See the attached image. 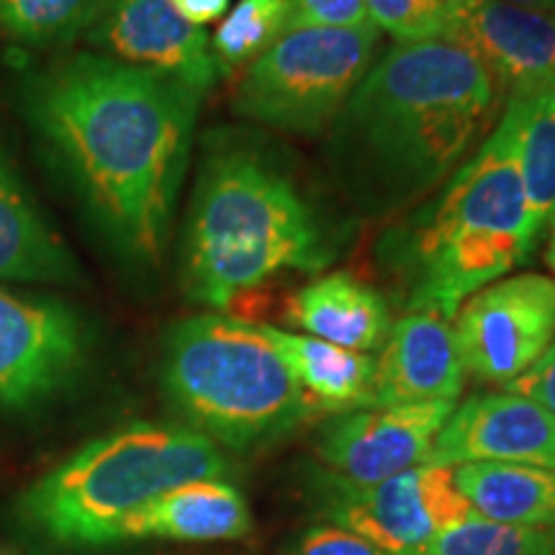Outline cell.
Instances as JSON below:
<instances>
[{"label":"cell","mask_w":555,"mask_h":555,"mask_svg":"<svg viewBox=\"0 0 555 555\" xmlns=\"http://www.w3.org/2000/svg\"><path fill=\"white\" fill-rule=\"evenodd\" d=\"M88 345L78 309L0 286V409L26 412L65 391L86 363Z\"/></svg>","instance_id":"cell-8"},{"label":"cell","mask_w":555,"mask_h":555,"mask_svg":"<svg viewBox=\"0 0 555 555\" xmlns=\"http://www.w3.org/2000/svg\"><path fill=\"white\" fill-rule=\"evenodd\" d=\"M504 391L535 401V404L555 416V339L547 345L543 356L527 367L522 376H517L504 386Z\"/></svg>","instance_id":"cell-28"},{"label":"cell","mask_w":555,"mask_h":555,"mask_svg":"<svg viewBox=\"0 0 555 555\" xmlns=\"http://www.w3.org/2000/svg\"><path fill=\"white\" fill-rule=\"evenodd\" d=\"M380 31H286L245 67L234 90V111L288 134H319L335 121L376 60Z\"/></svg>","instance_id":"cell-7"},{"label":"cell","mask_w":555,"mask_h":555,"mask_svg":"<svg viewBox=\"0 0 555 555\" xmlns=\"http://www.w3.org/2000/svg\"><path fill=\"white\" fill-rule=\"evenodd\" d=\"M253 527L245 496L221 478L191 481L152 499L116 527V540L165 538L183 543L240 540Z\"/></svg>","instance_id":"cell-17"},{"label":"cell","mask_w":555,"mask_h":555,"mask_svg":"<svg viewBox=\"0 0 555 555\" xmlns=\"http://www.w3.org/2000/svg\"><path fill=\"white\" fill-rule=\"evenodd\" d=\"M204 95L101 52L60 54L18 75L13 103L41 155L111 253L163 266Z\"/></svg>","instance_id":"cell-1"},{"label":"cell","mask_w":555,"mask_h":555,"mask_svg":"<svg viewBox=\"0 0 555 555\" xmlns=\"http://www.w3.org/2000/svg\"><path fill=\"white\" fill-rule=\"evenodd\" d=\"M163 388L196 433L234 450L273 442L311 414L309 397L260 324L221 311L168 330Z\"/></svg>","instance_id":"cell-6"},{"label":"cell","mask_w":555,"mask_h":555,"mask_svg":"<svg viewBox=\"0 0 555 555\" xmlns=\"http://www.w3.org/2000/svg\"><path fill=\"white\" fill-rule=\"evenodd\" d=\"M427 466L522 463L555 468V416L517 393H474L437 433Z\"/></svg>","instance_id":"cell-14"},{"label":"cell","mask_w":555,"mask_h":555,"mask_svg":"<svg viewBox=\"0 0 555 555\" xmlns=\"http://www.w3.org/2000/svg\"><path fill=\"white\" fill-rule=\"evenodd\" d=\"M453 401L343 412L319 433L317 453L347 486H373L427 461Z\"/></svg>","instance_id":"cell-12"},{"label":"cell","mask_w":555,"mask_h":555,"mask_svg":"<svg viewBox=\"0 0 555 555\" xmlns=\"http://www.w3.org/2000/svg\"><path fill=\"white\" fill-rule=\"evenodd\" d=\"M288 5L291 0H240L227 13L211 37V50L224 75L237 67H247L278 37L286 34Z\"/></svg>","instance_id":"cell-23"},{"label":"cell","mask_w":555,"mask_h":555,"mask_svg":"<svg viewBox=\"0 0 555 555\" xmlns=\"http://www.w3.org/2000/svg\"><path fill=\"white\" fill-rule=\"evenodd\" d=\"M260 327L314 409H337V412L371 409L376 360L367 352L345 350L324 339L296 335L270 324Z\"/></svg>","instance_id":"cell-19"},{"label":"cell","mask_w":555,"mask_h":555,"mask_svg":"<svg viewBox=\"0 0 555 555\" xmlns=\"http://www.w3.org/2000/svg\"><path fill=\"white\" fill-rule=\"evenodd\" d=\"M0 281L80 286L82 270L0 134Z\"/></svg>","instance_id":"cell-16"},{"label":"cell","mask_w":555,"mask_h":555,"mask_svg":"<svg viewBox=\"0 0 555 555\" xmlns=\"http://www.w3.org/2000/svg\"><path fill=\"white\" fill-rule=\"evenodd\" d=\"M335 242L294 178L232 131L208 134L180 242V286L193 304L232 311L286 273H319Z\"/></svg>","instance_id":"cell-3"},{"label":"cell","mask_w":555,"mask_h":555,"mask_svg":"<svg viewBox=\"0 0 555 555\" xmlns=\"http://www.w3.org/2000/svg\"><path fill=\"white\" fill-rule=\"evenodd\" d=\"M545 262H547V268H551V270H553V275H555V217H553L551 224H547V247H545Z\"/></svg>","instance_id":"cell-31"},{"label":"cell","mask_w":555,"mask_h":555,"mask_svg":"<svg viewBox=\"0 0 555 555\" xmlns=\"http://www.w3.org/2000/svg\"><path fill=\"white\" fill-rule=\"evenodd\" d=\"M474 515L476 509L455 486L453 468L427 463L373 486L337 481L327 506L332 522L388 555H425L442 530Z\"/></svg>","instance_id":"cell-9"},{"label":"cell","mask_w":555,"mask_h":555,"mask_svg":"<svg viewBox=\"0 0 555 555\" xmlns=\"http://www.w3.org/2000/svg\"><path fill=\"white\" fill-rule=\"evenodd\" d=\"M425 555H555V527L502 525L476 512L442 530Z\"/></svg>","instance_id":"cell-24"},{"label":"cell","mask_w":555,"mask_h":555,"mask_svg":"<svg viewBox=\"0 0 555 555\" xmlns=\"http://www.w3.org/2000/svg\"><path fill=\"white\" fill-rule=\"evenodd\" d=\"M294 555H388L367 543L365 538L356 535V532L345 530L337 525L311 527L307 535L298 540Z\"/></svg>","instance_id":"cell-27"},{"label":"cell","mask_w":555,"mask_h":555,"mask_svg":"<svg viewBox=\"0 0 555 555\" xmlns=\"http://www.w3.org/2000/svg\"><path fill=\"white\" fill-rule=\"evenodd\" d=\"M170 3L185 21L196 26H206L211 21L224 18L232 0H170Z\"/></svg>","instance_id":"cell-29"},{"label":"cell","mask_w":555,"mask_h":555,"mask_svg":"<svg viewBox=\"0 0 555 555\" xmlns=\"http://www.w3.org/2000/svg\"><path fill=\"white\" fill-rule=\"evenodd\" d=\"M224 474L227 457L206 435L139 422L90 440L39 478L21 499V512L60 543L103 545L152 499Z\"/></svg>","instance_id":"cell-5"},{"label":"cell","mask_w":555,"mask_h":555,"mask_svg":"<svg viewBox=\"0 0 555 555\" xmlns=\"http://www.w3.org/2000/svg\"><path fill=\"white\" fill-rule=\"evenodd\" d=\"M515 111L517 165L527 211L538 234L555 217V88L525 101H506Z\"/></svg>","instance_id":"cell-21"},{"label":"cell","mask_w":555,"mask_h":555,"mask_svg":"<svg viewBox=\"0 0 555 555\" xmlns=\"http://www.w3.org/2000/svg\"><path fill=\"white\" fill-rule=\"evenodd\" d=\"M111 0H0V39L54 50L86 37Z\"/></svg>","instance_id":"cell-22"},{"label":"cell","mask_w":555,"mask_h":555,"mask_svg":"<svg viewBox=\"0 0 555 555\" xmlns=\"http://www.w3.org/2000/svg\"><path fill=\"white\" fill-rule=\"evenodd\" d=\"M504 106L489 69L461 44L397 41L330 124V168L360 211H406L448 183Z\"/></svg>","instance_id":"cell-2"},{"label":"cell","mask_w":555,"mask_h":555,"mask_svg":"<svg viewBox=\"0 0 555 555\" xmlns=\"http://www.w3.org/2000/svg\"><path fill=\"white\" fill-rule=\"evenodd\" d=\"M538 240L517 165L515 111L506 103L448 183L380 237L378 258L401 307L450 322L470 296L530 260Z\"/></svg>","instance_id":"cell-4"},{"label":"cell","mask_w":555,"mask_h":555,"mask_svg":"<svg viewBox=\"0 0 555 555\" xmlns=\"http://www.w3.org/2000/svg\"><path fill=\"white\" fill-rule=\"evenodd\" d=\"M373 376L371 406L453 401L466 384L461 347L448 319L409 311L388 330Z\"/></svg>","instance_id":"cell-15"},{"label":"cell","mask_w":555,"mask_h":555,"mask_svg":"<svg viewBox=\"0 0 555 555\" xmlns=\"http://www.w3.org/2000/svg\"><path fill=\"white\" fill-rule=\"evenodd\" d=\"M502 3L517 5V9H527V11L555 13V0H502Z\"/></svg>","instance_id":"cell-30"},{"label":"cell","mask_w":555,"mask_h":555,"mask_svg":"<svg viewBox=\"0 0 555 555\" xmlns=\"http://www.w3.org/2000/svg\"><path fill=\"white\" fill-rule=\"evenodd\" d=\"M365 24H373L365 0H291L286 31L358 29Z\"/></svg>","instance_id":"cell-26"},{"label":"cell","mask_w":555,"mask_h":555,"mask_svg":"<svg viewBox=\"0 0 555 555\" xmlns=\"http://www.w3.org/2000/svg\"><path fill=\"white\" fill-rule=\"evenodd\" d=\"M82 39L93 52L155 69L201 95L224 78L204 26L185 21L170 0H111Z\"/></svg>","instance_id":"cell-13"},{"label":"cell","mask_w":555,"mask_h":555,"mask_svg":"<svg viewBox=\"0 0 555 555\" xmlns=\"http://www.w3.org/2000/svg\"><path fill=\"white\" fill-rule=\"evenodd\" d=\"M440 39L474 54L504 101H525L555 88V13L502 0H448Z\"/></svg>","instance_id":"cell-11"},{"label":"cell","mask_w":555,"mask_h":555,"mask_svg":"<svg viewBox=\"0 0 555 555\" xmlns=\"http://www.w3.org/2000/svg\"><path fill=\"white\" fill-rule=\"evenodd\" d=\"M367 16L378 31L397 41L440 39L448 0H365Z\"/></svg>","instance_id":"cell-25"},{"label":"cell","mask_w":555,"mask_h":555,"mask_svg":"<svg viewBox=\"0 0 555 555\" xmlns=\"http://www.w3.org/2000/svg\"><path fill=\"white\" fill-rule=\"evenodd\" d=\"M286 317L309 337L356 352L376 350L391 330L386 298L345 270L314 278L298 288L291 296Z\"/></svg>","instance_id":"cell-18"},{"label":"cell","mask_w":555,"mask_h":555,"mask_svg":"<svg viewBox=\"0 0 555 555\" xmlns=\"http://www.w3.org/2000/svg\"><path fill=\"white\" fill-rule=\"evenodd\" d=\"M453 330L466 373L506 386L555 339V278H499L457 309Z\"/></svg>","instance_id":"cell-10"},{"label":"cell","mask_w":555,"mask_h":555,"mask_svg":"<svg viewBox=\"0 0 555 555\" xmlns=\"http://www.w3.org/2000/svg\"><path fill=\"white\" fill-rule=\"evenodd\" d=\"M455 486L478 515L502 525L555 527V468L522 463H463Z\"/></svg>","instance_id":"cell-20"}]
</instances>
